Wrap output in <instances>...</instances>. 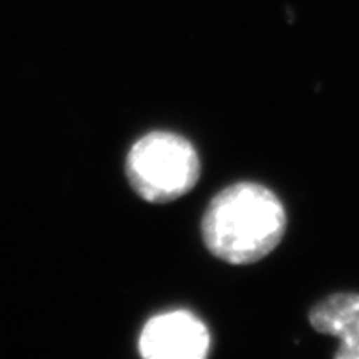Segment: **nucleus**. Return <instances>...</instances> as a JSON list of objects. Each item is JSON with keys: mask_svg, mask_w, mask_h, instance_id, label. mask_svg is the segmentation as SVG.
<instances>
[{"mask_svg": "<svg viewBox=\"0 0 359 359\" xmlns=\"http://www.w3.org/2000/svg\"><path fill=\"white\" fill-rule=\"evenodd\" d=\"M286 227V209L273 191L257 182H236L211 198L200 231L215 259L250 266L277 250Z\"/></svg>", "mask_w": 359, "mask_h": 359, "instance_id": "nucleus-1", "label": "nucleus"}, {"mask_svg": "<svg viewBox=\"0 0 359 359\" xmlns=\"http://www.w3.org/2000/svg\"><path fill=\"white\" fill-rule=\"evenodd\" d=\"M125 176L145 202L169 203L194 189L202 161L193 143L170 130H152L128 149Z\"/></svg>", "mask_w": 359, "mask_h": 359, "instance_id": "nucleus-2", "label": "nucleus"}, {"mask_svg": "<svg viewBox=\"0 0 359 359\" xmlns=\"http://www.w3.org/2000/svg\"><path fill=\"white\" fill-rule=\"evenodd\" d=\"M209 348L208 326L189 310L152 316L137 337V352L147 359H203Z\"/></svg>", "mask_w": 359, "mask_h": 359, "instance_id": "nucleus-3", "label": "nucleus"}, {"mask_svg": "<svg viewBox=\"0 0 359 359\" xmlns=\"http://www.w3.org/2000/svg\"><path fill=\"white\" fill-rule=\"evenodd\" d=\"M308 321L319 334L339 339L337 359H359V293H332L313 304Z\"/></svg>", "mask_w": 359, "mask_h": 359, "instance_id": "nucleus-4", "label": "nucleus"}]
</instances>
